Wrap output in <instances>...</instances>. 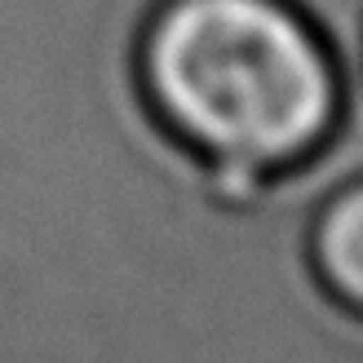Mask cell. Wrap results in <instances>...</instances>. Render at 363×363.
Here are the masks:
<instances>
[{"instance_id": "7a4b0ae2", "label": "cell", "mask_w": 363, "mask_h": 363, "mask_svg": "<svg viewBox=\"0 0 363 363\" xmlns=\"http://www.w3.org/2000/svg\"><path fill=\"white\" fill-rule=\"evenodd\" d=\"M306 257L323 293L363 319V160L319 195L306 226Z\"/></svg>"}, {"instance_id": "6da1fadb", "label": "cell", "mask_w": 363, "mask_h": 363, "mask_svg": "<svg viewBox=\"0 0 363 363\" xmlns=\"http://www.w3.org/2000/svg\"><path fill=\"white\" fill-rule=\"evenodd\" d=\"M155 124L217 182L266 186L346 120V62L297 0H160L138 35Z\"/></svg>"}]
</instances>
